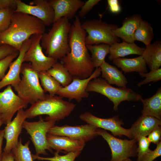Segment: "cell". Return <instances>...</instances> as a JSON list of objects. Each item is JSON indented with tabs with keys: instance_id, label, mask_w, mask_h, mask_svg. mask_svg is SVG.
<instances>
[{
	"instance_id": "6da1fadb",
	"label": "cell",
	"mask_w": 161,
	"mask_h": 161,
	"mask_svg": "<svg viewBox=\"0 0 161 161\" xmlns=\"http://www.w3.org/2000/svg\"><path fill=\"white\" fill-rule=\"evenodd\" d=\"M80 19L75 16L69 35L70 51L61 60L73 78L85 79L92 74L95 68L85 42L86 35Z\"/></svg>"
},
{
	"instance_id": "7a4b0ae2",
	"label": "cell",
	"mask_w": 161,
	"mask_h": 161,
	"mask_svg": "<svg viewBox=\"0 0 161 161\" xmlns=\"http://www.w3.org/2000/svg\"><path fill=\"white\" fill-rule=\"evenodd\" d=\"M45 26L33 16L21 12H14L8 28L0 34V44L10 45L19 51L23 43L34 34L45 33Z\"/></svg>"
},
{
	"instance_id": "3957f363",
	"label": "cell",
	"mask_w": 161,
	"mask_h": 161,
	"mask_svg": "<svg viewBox=\"0 0 161 161\" xmlns=\"http://www.w3.org/2000/svg\"><path fill=\"white\" fill-rule=\"evenodd\" d=\"M71 26L68 19L62 18L53 23L48 32L42 35L40 44L47 56L61 60L70 52L68 39Z\"/></svg>"
},
{
	"instance_id": "277c9868",
	"label": "cell",
	"mask_w": 161,
	"mask_h": 161,
	"mask_svg": "<svg viewBox=\"0 0 161 161\" xmlns=\"http://www.w3.org/2000/svg\"><path fill=\"white\" fill-rule=\"evenodd\" d=\"M76 104L64 100L60 96L46 94L44 98L31 105L25 111L27 118H32L38 115L46 114L45 120L56 122L69 116Z\"/></svg>"
},
{
	"instance_id": "5b68a950",
	"label": "cell",
	"mask_w": 161,
	"mask_h": 161,
	"mask_svg": "<svg viewBox=\"0 0 161 161\" xmlns=\"http://www.w3.org/2000/svg\"><path fill=\"white\" fill-rule=\"evenodd\" d=\"M20 73L21 80L13 86L19 97L31 105L44 99L46 94L40 83L38 73L32 69L30 64L23 62Z\"/></svg>"
},
{
	"instance_id": "8992f818",
	"label": "cell",
	"mask_w": 161,
	"mask_h": 161,
	"mask_svg": "<svg viewBox=\"0 0 161 161\" xmlns=\"http://www.w3.org/2000/svg\"><path fill=\"white\" fill-rule=\"evenodd\" d=\"M86 91L99 93L107 97L113 103V109L116 111L120 103L124 101L136 102L140 101L142 96L131 88L115 87L105 79L96 78L89 83Z\"/></svg>"
},
{
	"instance_id": "52a82bcc",
	"label": "cell",
	"mask_w": 161,
	"mask_h": 161,
	"mask_svg": "<svg viewBox=\"0 0 161 161\" xmlns=\"http://www.w3.org/2000/svg\"><path fill=\"white\" fill-rule=\"evenodd\" d=\"M82 28L87 33L85 38L86 45L106 44L110 46L119 42V38L113 33L112 30L118 26L109 24L101 19L86 20L81 24Z\"/></svg>"
},
{
	"instance_id": "ba28073f",
	"label": "cell",
	"mask_w": 161,
	"mask_h": 161,
	"mask_svg": "<svg viewBox=\"0 0 161 161\" xmlns=\"http://www.w3.org/2000/svg\"><path fill=\"white\" fill-rule=\"evenodd\" d=\"M55 122L46 121L40 117L37 121L28 122L25 120L22 125L23 128L30 136L36 152V155H46V150L52 152L47 140V134L50 129L55 125Z\"/></svg>"
},
{
	"instance_id": "9c48e42d",
	"label": "cell",
	"mask_w": 161,
	"mask_h": 161,
	"mask_svg": "<svg viewBox=\"0 0 161 161\" xmlns=\"http://www.w3.org/2000/svg\"><path fill=\"white\" fill-rule=\"evenodd\" d=\"M97 133L106 140L110 148L112 158L110 161H123L137 156V140L118 138L106 130L99 128Z\"/></svg>"
},
{
	"instance_id": "30bf717a",
	"label": "cell",
	"mask_w": 161,
	"mask_h": 161,
	"mask_svg": "<svg viewBox=\"0 0 161 161\" xmlns=\"http://www.w3.org/2000/svg\"><path fill=\"white\" fill-rule=\"evenodd\" d=\"M42 35L34 34L30 38V47L25 53L23 62H30L32 69L37 72L47 71L51 68L58 60L45 55L40 44Z\"/></svg>"
},
{
	"instance_id": "8fae6325",
	"label": "cell",
	"mask_w": 161,
	"mask_h": 161,
	"mask_svg": "<svg viewBox=\"0 0 161 161\" xmlns=\"http://www.w3.org/2000/svg\"><path fill=\"white\" fill-rule=\"evenodd\" d=\"M79 117L88 124L110 131L114 136L122 137L124 135L131 139H133L130 128L127 129L122 126L124 123L118 115L110 118H103L97 117L89 112H86L81 114Z\"/></svg>"
},
{
	"instance_id": "7c38bea8",
	"label": "cell",
	"mask_w": 161,
	"mask_h": 161,
	"mask_svg": "<svg viewBox=\"0 0 161 161\" xmlns=\"http://www.w3.org/2000/svg\"><path fill=\"white\" fill-rule=\"evenodd\" d=\"M14 12H21L34 16L41 21L45 26L54 22V12L49 0H34L29 4L21 0H16Z\"/></svg>"
},
{
	"instance_id": "4fadbf2b",
	"label": "cell",
	"mask_w": 161,
	"mask_h": 161,
	"mask_svg": "<svg viewBox=\"0 0 161 161\" xmlns=\"http://www.w3.org/2000/svg\"><path fill=\"white\" fill-rule=\"evenodd\" d=\"M27 105L14 92L11 85L0 92V117L4 124L10 122L16 112Z\"/></svg>"
},
{
	"instance_id": "5bb4252c",
	"label": "cell",
	"mask_w": 161,
	"mask_h": 161,
	"mask_svg": "<svg viewBox=\"0 0 161 161\" xmlns=\"http://www.w3.org/2000/svg\"><path fill=\"white\" fill-rule=\"evenodd\" d=\"M98 128L89 124L80 126H54L48 134L65 136L73 140L86 142L98 135Z\"/></svg>"
},
{
	"instance_id": "9a60e30c",
	"label": "cell",
	"mask_w": 161,
	"mask_h": 161,
	"mask_svg": "<svg viewBox=\"0 0 161 161\" xmlns=\"http://www.w3.org/2000/svg\"><path fill=\"white\" fill-rule=\"evenodd\" d=\"M101 73V69L99 67L96 68L92 75L87 78H73L72 82L69 84L61 87L56 94L63 98H67L70 100L74 99L80 102L83 98L88 97L89 96V93L86 91L89 82L92 80L97 78Z\"/></svg>"
},
{
	"instance_id": "2e32d148",
	"label": "cell",
	"mask_w": 161,
	"mask_h": 161,
	"mask_svg": "<svg viewBox=\"0 0 161 161\" xmlns=\"http://www.w3.org/2000/svg\"><path fill=\"white\" fill-rule=\"evenodd\" d=\"M27 119L24 109H19L13 120L6 124L4 129V138L6 141L4 153L10 152L18 144V137L22 131V125Z\"/></svg>"
},
{
	"instance_id": "e0dca14e",
	"label": "cell",
	"mask_w": 161,
	"mask_h": 161,
	"mask_svg": "<svg viewBox=\"0 0 161 161\" xmlns=\"http://www.w3.org/2000/svg\"><path fill=\"white\" fill-rule=\"evenodd\" d=\"M31 41L30 38L23 43L19 53L16 60L13 61L9 66L7 73L0 80V89L8 85L12 86L16 84L21 80L20 75L25 54L30 47Z\"/></svg>"
},
{
	"instance_id": "ac0fdd59",
	"label": "cell",
	"mask_w": 161,
	"mask_h": 161,
	"mask_svg": "<svg viewBox=\"0 0 161 161\" xmlns=\"http://www.w3.org/2000/svg\"><path fill=\"white\" fill-rule=\"evenodd\" d=\"M49 1L54 12L53 23L62 18L69 20L72 18L84 3L81 0H50Z\"/></svg>"
},
{
	"instance_id": "d6986e66",
	"label": "cell",
	"mask_w": 161,
	"mask_h": 161,
	"mask_svg": "<svg viewBox=\"0 0 161 161\" xmlns=\"http://www.w3.org/2000/svg\"><path fill=\"white\" fill-rule=\"evenodd\" d=\"M47 138L50 148L58 152L62 151L68 153L81 151L85 144V142L73 140L66 137L49 134H47Z\"/></svg>"
},
{
	"instance_id": "ffe728a7",
	"label": "cell",
	"mask_w": 161,
	"mask_h": 161,
	"mask_svg": "<svg viewBox=\"0 0 161 161\" xmlns=\"http://www.w3.org/2000/svg\"><path fill=\"white\" fill-rule=\"evenodd\" d=\"M142 20L141 16L139 14L128 16L123 20L122 26L113 30L112 32L117 37L121 38L123 42H134V34Z\"/></svg>"
},
{
	"instance_id": "44dd1931",
	"label": "cell",
	"mask_w": 161,
	"mask_h": 161,
	"mask_svg": "<svg viewBox=\"0 0 161 161\" xmlns=\"http://www.w3.org/2000/svg\"><path fill=\"white\" fill-rule=\"evenodd\" d=\"M161 120L153 117L142 115L132 125L130 128L133 139L137 140L146 137L157 126H161Z\"/></svg>"
},
{
	"instance_id": "7402d4cb",
	"label": "cell",
	"mask_w": 161,
	"mask_h": 161,
	"mask_svg": "<svg viewBox=\"0 0 161 161\" xmlns=\"http://www.w3.org/2000/svg\"><path fill=\"white\" fill-rule=\"evenodd\" d=\"M145 48L140 47L134 42L129 43L125 42H116L110 46V53L109 59L111 61L124 57L126 56L135 54L142 55Z\"/></svg>"
},
{
	"instance_id": "603a6c76",
	"label": "cell",
	"mask_w": 161,
	"mask_h": 161,
	"mask_svg": "<svg viewBox=\"0 0 161 161\" xmlns=\"http://www.w3.org/2000/svg\"><path fill=\"white\" fill-rule=\"evenodd\" d=\"M102 77L109 84L119 87H126L128 81L123 73L117 67L105 61L100 66Z\"/></svg>"
},
{
	"instance_id": "cb8c5ba5",
	"label": "cell",
	"mask_w": 161,
	"mask_h": 161,
	"mask_svg": "<svg viewBox=\"0 0 161 161\" xmlns=\"http://www.w3.org/2000/svg\"><path fill=\"white\" fill-rule=\"evenodd\" d=\"M113 62L125 73L133 72L139 73L148 72L147 65L142 55L130 58H119L114 60Z\"/></svg>"
},
{
	"instance_id": "d4e9b609",
	"label": "cell",
	"mask_w": 161,
	"mask_h": 161,
	"mask_svg": "<svg viewBox=\"0 0 161 161\" xmlns=\"http://www.w3.org/2000/svg\"><path fill=\"white\" fill-rule=\"evenodd\" d=\"M150 70L158 69L161 66V41L157 40L146 46L142 55Z\"/></svg>"
},
{
	"instance_id": "484cf974",
	"label": "cell",
	"mask_w": 161,
	"mask_h": 161,
	"mask_svg": "<svg viewBox=\"0 0 161 161\" xmlns=\"http://www.w3.org/2000/svg\"><path fill=\"white\" fill-rule=\"evenodd\" d=\"M140 101L143 104L141 110L142 115L149 116L161 120V87L158 88L156 93L152 97Z\"/></svg>"
},
{
	"instance_id": "4316f807",
	"label": "cell",
	"mask_w": 161,
	"mask_h": 161,
	"mask_svg": "<svg viewBox=\"0 0 161 161\" xmlns=\"http://www.w3.org/2000/svg\"><path fill=\"white\" fill-rule=\"evenodd\" d=\"M63 87L69 84L73 77L64 64L58 61L47 71Z\"/></svg>"
},
{
	"instance_id": "83f0119b",
	"label": "cell",
	"mask_w": 161,
	"mask_h": 161,
	"mask_svg": "<svg viewBox=\"0 0 161 161\" xmlns=\"http://www.w3.org/2000/svg\"><path fill=\"white\" fill-rule=\"evenodd\" d=\"M91 52V59L95 68L100 67L105 62L106 56L110 53V45L106 44L86 45Z\"/></svg>"
},
{
	"instance_id": "f1b7e54d",
	"label": "cell",
	"mask_w": 161,
	"mask_h": 161,
	"mask_svg": "<svg viewBox=\"0 0 161 161\" xmlns=\"http://www.w3.org/2000/svg\"><path fill=\"white\" fill-rule=\"evenodd\" d=\"M154 38L153 29L151 24L146 21L142 20L134 32V41H140L146 46L151 44Z\"/></svg>"
},
{
	"instance_id": "f546056e",
	"label": "cell",
	"mask_w": 161,
	"mask_h": 161,
	"mask_svg": "<svg viewBox=\"0 0 161 161\" xmlns=\"http://www.w3.org/2000/svg\"><path fill=\"white\" fill-rule=\"evenodd\" d=\"M38 74L44 92H48L50 95H55L58 91L63 87L47 71L39 72Z\"/></svg>"
},
{
	"instance_id": "4dcf8cb0",
	"label": "cell",
	"mask_w": 161,
	"mask_h": 161,
	"mask_svg": "<svg viewBox=\"0 0 161 161\" xmlns=\"http://www.w3.org/2000/svg\"><path fill=\"white\" fill-rule=\"evenodd\" d=\"M28 141L24 144L21 137L17 145L11 150L14 161H33Z\"/></svg>"
},
{
	"instance_id": "1f68e13d",
	"label": "cell",
	"mask_w": 161,
	"mask_h": 161,
	"mask_svg": "<svg viewBox=\"0 0 161 161\" xmlns=\"http://www.w3.org/2000/svg\"><path fill=\"white\" fill-rule=\"evenodd\" d=\"M81 151H72L67 153L64 155H61L59 152L56 151L54 154V156L52 157H43L32 154L33 160H39L49 161H74L75 158L80 154Z\"/></svg>"
},
{
	"instance_id": "d6a6232c",
	"label": "cell",
	"mask_w": 161,
	"mask_h": 161,
	"mask_svg": "<svg viewBox=\"0 0 161 161\" xmlns=\"http://www.w3.org/2000/svg\"><path fill=\"white\" fill-rule=\"evenodd\" d=\"M15 10L12 8H0V34L9 27Z\"/></svg>"
},
{
	"instance_id": "836d02e7",
	"label": "cell",
	"mask_w": 161,
	"mask_h": 161,
	"mask_svg": "<svg viewBox=\"0 0 161 161\" xmlns=\"http://www.w3.org/2000/svg\"><path fill=\"white\" fill-rule=\"evenodd\" d=\"M138 147L137 148V161H142L144 156L151 151L149 146L150 142L148 137L145 136H142L137 140Z\"/></svg>"
},
{
	"instance_id": "e575fe53",
	"label": "cell",
	"mask_w": 161,
	"mask_h": 161,
	"mask_svg": "<svg viewBox=\"0 0 161 161\" xmlns=\"http://www.w3.org/2000/svg\"><path fill=\"white\" fill-rule=\"evenodd\" d=\"M140 75L145 79L138 83L137 85L140 87L151 82H157L161 80V69L151 70L149 72L146 73H140Z\"/></svg>"
},
{
	"instance_id": "d590c367",
	"label": "cell",
	"mask_w": 161,
	"mask_h": 161,
	"mask_svg": "<svg viewBox=\"0 0 161 161\" xmlns=\"http://www.w3.org/2000/svg\"><path fill=\"white\" fill-rule=\"evenodd\" d=\"M19 51H18L0 60V80L5 75V73L11 63L18 56Z\"/></svg>"
},
{
	"instance_id": "8d00e7d4",
	"label": "cell",
	"mask_w": 161,
	"mask_h": 161,
	"mask_svg": "<svg viewBox=\"0 0 161 161\" xmlns=\"http://www.w3.org/2000/svg\"><path fill=\"white\" fill-rule=\"evenodd\" d=\"M100 1V0H88L84 2L83 4L80 8V10L78 12L79 16L81 18L84 17L93 7Z\"/></svg>"
},
{
	"instance_id": "74e56055",
	"label": "cell",
	"mask_w": 161,
	"mask_h": 161,
	"mask_svg": "<svg viewBox=\"0 0 161 161\" xmlns=\"http://www.w3.org/2000/svg\"><path fill=\"white\" fill-rule=\"evenodd\" d=\"M161 155V142L157 145V147L153 151L151 150L143 157L142 161H153Z\"/></svg>"
},
{
	"instance_id": "f35d334b",
	"label": "cell",
	"mask_w": 161,
	"mask_h": 161,
	"mask_svg": "<svg viewBox=\"0 0 161 161\" xmlns=\"http://www.w3.org/2000/svg\"><path fill=\"white\" fill-rule=\"evenodd\" d=\"M161 126H157L148 135V138L150 143H153L157 145L160 141L161 139Z\"/></svg>"
},
{
	"instance_id": "ab89813d",
	"label": "cell",
	"mask_w": 161,
	"mask_h": 161,
	"mask_svg": "<svg viewBox=\"0 0 161 161\" xmlns=\"http://www.w3.org/2000/svg\"><path fill=\"white\" fill-rule=\"evenodd\" d=\"M18 51L14 47L7 44H3L0 46V60Z\"/></svg>"
},
{
	"instance_id": "60d3db41",
	"label": "cell",
	"mask_w": 161,
	"mask_h": 161,
	"mask_svg": "<svg viewBox=\"0 0 161 161\" xmlns=\"http://www.w3.org/2000/svg\"><path fill=\"white\" fill-rule=\"evenodd\" d=\"M16 0H0V8H12L15 10Z\"/></svg>"
},
{
	"instance_id": "b9f144b4",
	"label": "cell",
	"mask_w": 161,
	"mask_h": 161,
	"mask_svg": "<svg viewBox=\"0 0 161 161\" xmlns=\"http://www.w3.org/2000/svg\"><path fill=\"white\" fill-rule=\"evenodd\" d=\"M107 2L109 9L112 12L117 13L119 12L120 8L118 1L108 0Z\"/></svg>"
},
{
	"instance_id": "7bdbcfd3",
	"label": "cell",
	"mask_w": 161,
	"mask_h": 161,
	"mask_svg": "<svg viewBox=\"0 0 161 161\" xmlns=\"http://www.w3.org/2000/svg\"><path fill=\"white\" fill-rule=\"evenodd\" d=\"M1 161H14L11 151L7 153H3Z\"/></svg>"
},
{
	"instance_id": "ee69618b",
	"label": "cell",
	"mask_w": 161,
	"mask_h": 161,
	"mask_svg": "<svg viewBox=\"0 0 161 161\" xmlns=\"http://www.w3.org/2000/svg\"><path fill=\"white\" fill-rule=\"evenodd\" d=\"M4 129L0 131V161H1L2 156V149L4 138Z\"/></svg>"
},
{
	"instance_id": "f6af8a7d",
	"label": "cell",
	"mask_w": 161,
	"mask_h": 161,
	"mask_svg": "<svg viewBox=\"0 0 161 161\" xmlns=\"http://www.w3.org/2000/svg\"><path fill=\"white\" fill-rule=\"evenodd\" d=\"M3 124H4V122L0 117V127Z\"/></svg>"
},
{
	"instance_id": "bcb514c9",
	"label": "cell",
	"mask_w": 161,
	"mask_h": 161,
	"mask_svg": "<svg viewBox=\"0 0 161 161\" xmlns=\"http://www.w3.org/2000/svg\"><path fill=\"white\" fill-rule=\"evenodd\" d=\"M123 161H132L130 158H128Z\"/></svg>"
}]
</instances>
